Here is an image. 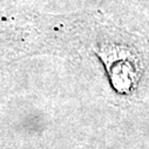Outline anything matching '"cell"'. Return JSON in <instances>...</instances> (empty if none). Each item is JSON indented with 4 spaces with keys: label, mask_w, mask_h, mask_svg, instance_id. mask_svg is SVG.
<instances>
[{
    "label": "cell",
    "mask_w": 149,
    "mask_h": 149,
    "mask_svg": "<svg viewBox=\"0 0 149 149\" xmlns=\"http://www.w3.org/2000/svg\"><path fill=\"white\" fill-rule=\"evenodd\" d=\"M106 64L114 86L119 92L129 91L138 80L139 65L136 56L129 50L117 45H106L101 49L100 53Z\"/></svg>",
    "instance_id": "obj_1"
}]
</instances>
